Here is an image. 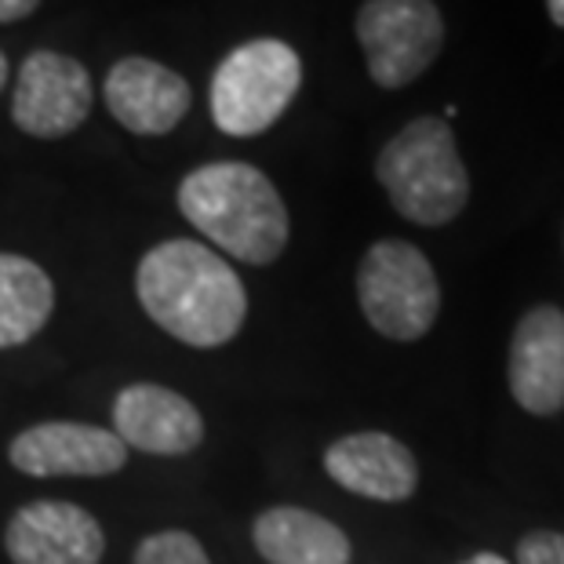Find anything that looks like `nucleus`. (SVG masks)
<instances>
[{
	"instance_id": "1",
	"label": "nucleus",
	"mask_w": 564,
	"mask_h": 564,
	"mask_svg": "<svg viewBox=\"0 0 564 564\" xmlns=\"http://www.w3.org/2000/svg\"><path fill=\"white\" fill-rule=\"evenodd\" d=\"M135 295L142 310L172 339L215 350L230 343L248 317V292L219 251L172 237L150 248L135 270Z\"/></svg>"
},
{
	"instance_id": "2",
	"label": "nucleus",
	"mask_w": 564,
	"mask_h": 564,
	"mask_svg": "<svg viewBox=\"0 0 564 564\" xmlns=\"http://www.w3.org/2000/svg\"><path fill=\"white\" fill-rule=\"evenodd\" d=\"M178 212L200 237L248 267H270L288 248V208L256 164L212 161L178 183Z\"/></svg>"
},
{
	"instance_id": "3",
	"label": "nucleus",
	"mask_w": 564,
	"mask_h": 564,
	"mask_svg": "<svg viewBox=\"0 0 564 564\" xmlns=\"http://www.w3.org/2000/svg\"><path fill=\"white\" fill-rule=\"evenodd\" d=\"M376 178L390 204L415 226H448L470 200V172L441 117L404 124L376 158Z\"/></svg>"
},
{
	"instance_id": "4",
	"label": "nucleus",
	"mask_w": 564,
	"mask_h": 564,
	"mask_svg": "<svg viewBox=\"0 0 564 564\" xmlns=\"http://www.w3.org/2000/svg\"><path fill=\"white\" fill-rule=\"evenodd\" d=\"M303 84V58L278 37L237 44L212 77V121L234 139L270 131Z\"/></svg>"
},
{
	"instance_id": "5",
	"label": "nucleus",
	"mask_w": 564,
	"mask_h": 564,
	"mask_svg": "<svg viewBox=\"0 0 564 564\" xmlns=\"http://www.w3.org/2000/svg\"><path fill=\"white\" fill-rule=\"evenodd\" d=\"M365 321L393 343H415L441 314V284L430 259L408 241H376L357 267Z\"/></svg>"
},
{
	"instance_id": "6",
	"label": "nucleus",
	"mask_w": 564,
	"mask_h": 564,
	"mask_svg": "<svg viewBox=\"0 0 564 564\" xmlns=\"http://www.w3.org/2000/svg\"><path fill=\"white\" fill-rule=\"evenodd\" d=\"M357 41L368 77L387 91L408 88L437 63L444 19L434 0H365L357 11Z\"/></svg>"
},
{
	"instance_id": "7",
	"label": "nucleus",
	"mask_w": 564,
	"mask_h": 564,
	"mask_svg": "<svg viewBox=\"0 0 564 564\" xmlns=\"http://www.w3.org/2000/svg\"><path fill=\"white\" fill-rule=\"evenodd\" d=\"M91 99V77L77 58L37 47L19 66L11 121L33 139H63L88 121Z\"/></svg>"
},
{
	"instance_id": "8",
	"label": "nucleus",
	"mask_w": 564,
	"mask_h": 564,
	"mask_svg": "<svg viewBox=\"0 0 564 564\" xmlns=\"http://www.w3.org/2000/svg\"><path fill=\"white\" fill-rule=\"evenodd\" d=\"M102 99L113 121L131 135H167L189 113L194 91L183 74L158 58L128 55L110 66L102 80Z\"/></svg>"
},
{
	"instance_id": "9",
	"label": "nucleus",
	"mask_w": 564,
	"mask_h": 564,
	"mask_svg": "<svg viewBox=\"0 0 564 564\" xmlns=\"http://www.w3.org/2000/svg\"><path fill=\"white\" fill-rule=\"evenodd\" d=\"M8 459L26 477H106L128 463V448L102 426L41 423L11 441Z\"/></svg>"
},
{
	"instance_id": "10",
	"label": "nucleus",
	"mask_w": 564,
	"mask_h": 564,
	"mask_svg": "<svg viewBox=\"0 0 564 564\" xmlns=\"http://www.w3.org/2000/svg\"><path fill=\"white\" fill-rule=\"evenodd\" d=\"M4 550L15 564H99L106 535L84 507L41 499L8 521Z\"/></svg>"
},
{
	"instance_id": "11",
	"label": "nucleus",
	"mask_w": 564,
	"mask_h": 564,
	"mask_svg": "<svg viewBox=\"0 0 564 564\" xmlns=\"http://www.w3.org/2000/svg\"><path fill=\"white\" fill-rule=\"evenodd\" d=\"M510 390L532 415L564 408V314L557 306H532L513 328Z\"/></svg>"
},
{
	"instance_id": "12",
	"label": "nucleus",
	"mask_w": 564,
	"mask_h": 564,
	"mask_svg": "<svg viewBox=\"0 0 564 564\" xmlns=\"http://www.w3.org/2000/svg\"><path fill=\"white\" fill-rule=\"evenodd\" d=\"M113 434L124 441V448L186 455L204 441V419L183 393L158 382H135L113 401Z\"/></svg>"
},
{
	"instance_id": "13",
	"label": "nucleus",
	"mask_w": 564,
	"mask_h": 564,
	"mask_svg": "<svg viewBox=\"0 0 564 564\" xmlns=\"http://www.w3.org/2000/svg\"><path fill=\"white\" fill-rule=\"evenodd\" d=\"M324 470L335 485L376 502H404L419 488V463L412 448L376 430L335 441L324 452Z\"/></svg>"
},
{
	"instance_id": "14",
	"label": "nucleus",
	"mask_w": 564,
	"mask_h": 564,
	"mask_svg": "<svg viewBox=\"0 0 564 564\" xmlns=\"http://www.w3.org/2000/svg\"><path fill=\"white\" fill-rule=\"evenodd\" d=\"M270 564H350V539L339 524L303 507H270L251 528Z\"/></svg>"
},
{
	"instance_id": "15",
	"label": "nucleus",
	"mask_w": 564,
	"mask_h": 564,
	"mask_svg": "<svg viewBox=\"0 0 564 564\" xmlns=\"http://www.w3.org/2000/svg\"><path fill=\"white\" fill-rule=\"evenodd\" d=\"M55 310L52 278L26 256L0 251V350L37 335Z\"/></svg>"
},
{
	"instance_id": "16",
	"label": "nucleus",
	"mask_w": 564,
	"mask_h": 564,
	"mask_svg": "<svg viewBox=\"0 0 564 564\" xmlns=\"http://www.w3.org/2000/svg\"><path fill=\"white\" fill-rule=\"evenodd\" d=\"M135 564H212L197 535L183 532V528H167L150 539H142L135 550Z\"/></svg>"
},
{
	"instance_id": "17",
	"label": "nucleus",
	"mask_w": 564,
	"mask_h": 564,
	"mask_svg": "<svg viewBox=\"0 0 564 564\" xmlns=\"http://www.w3.org/2000/svg\"><path fill=\"white\" fill-rule=\"evenodd\" d=\"M518 564H564V535L528 532L518 543Z\"/></svg>"
},
{
	"instance_id": "18",
	"label": "nucleus",
	"mask_w": 564,
	"mask_h": 564,
	"mask_svg": "<svg viewBox=\"0 0 564 564\" xmlns=\"http://www.w3.org/2000/svg\"><path fill=\"white\" fill-rule=\"evenodd\" d=\"M41 8V0H0V22H19L30 19Z\"/></svg>"
},
{
	"instance_id": "19",
	"label": "nucleus",
	"mask_w": 564,
	"mask_h": 564,
	"mask_svg": "<svg viewBox=\"0 0 564 564\" xmlns=\"http://www.w3.org/2000/svg\"><path fill=\"white\" fill-rule=\"evenodd\" d=\"M546 11H550V22L564 30V0H546Z\"/></svg>"
},
{
	"instance_id": "20",
	"label": "nucleus",
	"mask_w": 564,
	"mask_h": 564,
	"mask_svg": "<svg viewBox=\"0 0 564 564\" xmlns=\"http://www.w3.org/2000/svg\"><path fill=\"white\" fill-rule=\"evenodd\" d=\"M463 564H510V561H502L499 554H474L470 561H463Z\"/></svg>"
},
{
	"instance_id": "21",
	"label": "nucleus",
	"mask_w": 564,
	"mask_h": 564,
	"mask_svg": "<svg viewBox=\"0 0 564 564\" xmlns=\"http://www.w3.org/2000/svg\"><path fill=\"white\" fill-rule=\"evenodd\" d=\"M4 84H8V55L0 52V91H4Z\"/></svg>"
}]
</instances>
